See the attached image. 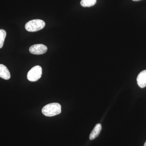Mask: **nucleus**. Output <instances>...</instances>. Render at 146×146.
Returning a JSON list of instances; mask_svg holds the SVG:
<instances>
[{
	"instance_id": "obj_5",
	"label": "nucleus",
	"mask_w": 146,
	"mask_h": 146,
	"mask_svg": "<svg viewBox=\"0 0 146 146\" xmlns=\"http://www.w3.org/2000/svg\"><path fill=\"white\" fill-rule=\"evenodd\" d=\"M137 83L138 86L141 88L146 86V70L142 71L137 78Z\"/></svg>"
},
{
	"instance_id": "obj_9",
	"label": "nucleus",
	"mask_w": 146,
	"mask_h": 146,
	"mask_svg": "<svg viewBox=\"0 0 146 146\" xmlns=\"http://www.w3.org/2000/svg\"><path fill=\"white\" fill-rule=\"evenodd\" d=\"M6 36V32L3 29H0V48L3 46L5 39Z\"/></svg>"
},
{
	"instance_id": "obj_7",
	"label": "nucleus",
	"mask_w": 146,
	"mask_h": 146,
	"mask_svg": "<svg viewBox=\"0 0 146 146\" xmlns=\"http://www.w3.org/2000/svg\"><path fill=\"white\" fill-rule=\"evenodd\" d=\"M101 129V124L100 123L97 124L90 133V136H89L90 140H94V139L98 137L99 135Z\"/></svg>"
},
{
	"instance_id": "obj_11",
	"label": "nucleus",
	"mask_w": 146,
	"mask_h": 146,
	"mask_svg": "<svg viewBox=\"0 0 146 146\" xmlns=\"http://www.w3.org/2000/svg\"><path fill=\"white\" fill-rule=\"evenodd\" d=\"M144 146H146V141L145 142V144H144Z\"/></svg>"
},
{
	"instance_id": "obj_8",
	"label": "nucleus",
	"mask_w": 146,
	"mask_h": 146,
	"mask_svg": "<svg viewBox=\"0 0 146 146\" xmlns=\"http://www.w3.org/2000/svg\"><path fill=\"white\" fill-rule=\"evenodd\" d=\"M96 0H82L80 4L83 7H91L96 4Z\"/></svg>"
},
{
	"instance_id": "obj_2",
	"label": "nucleus",
	"mask_w": 146,
	"mask_h": 146,
	"mask_svg": "<svg viewBox=\"0 0 146 146\" xmlns=\"http://www.w3.org/2000/svg\"><path fill=\"white\" fill-rule=\"evenodd\" d=\"M45 25L44 21L39 19H35L27 23L25 28L28 31L34 32L42 29L44 27Z\"/></svg>"
},
{
	"instance_id": "obj_4",
	"label": "nucleus",
	"mask_w": 146,
	"mask_h": 146,
	"mask_svg": "<svg viewBox=\"0 0 146 146\" xmlns=\"http://www.w3.org/2000/svg\"><path fill=\"white\" fill-rule=\"evenodd\" d=\"M48 48L46 46L42 44H38L32 45L30 47L29 50L33 54L40 55L45 53L46 52Z\"/></svg>"
},
{
	"instance_id": "obj_3",
	"label": "nucleus",
	"mask_w": 146,
	"mask_h": 146,
	"mask_svg": "<svg viewBox=\"0 0 146 146\" xmlns=\"http://www.w3.org/2000/svg\"><path fill=\"white\" fill-rule=\"evenodd\" d=\"M42 74V67L36 65L31 68L28 72L27 77L29 81L35 82L41 78Z\"/></svg>"
},
{
	"instance_id": "obj_10",
	"label": "nucleus",
	"mask_w": 146,
	"mask_h": 146,
	"mask_svg": "<svg viewBox=\"0 0 146 146\" xmlns=\"http://www.w3.org/2000/svg\"><path fill=\"white\" fill-rule=\"evenodd\" d=\"M133 1H141V0H132Z\"/></svg>"
},
{
	"instance_id": "obj_6",
	"label": "nucleus",
	"mask_w": 146,
	"mask_h": 146,
	"mask_svg": "<svg viewBox=\"0 0 146 146\" xmlns=\"http://www.w3.org/2000/svg\"><path fill=\"white\" fill-rule=\"evenodd\" d=\"M0 77L5 80L10 79L11 75L8 69L3 64H0Z\"/></svg>"
},
{
	"instance_id": "obj_1",
	"label": "nucleus",
	"mask_w": 146,
	"mask_h": 146,
	"mask_svg": "<svg viewBox=\"0 0 146 146\" xmlns=\"http://www.w3.org/2000/svg\"><path fill=\"white\" fill-rule=\"evenodd\" d=\"M61 112V105L57 103H52L47 104L42 109L43 115L49 117L59 115Z\"/></svg>"
}]
</instances>
